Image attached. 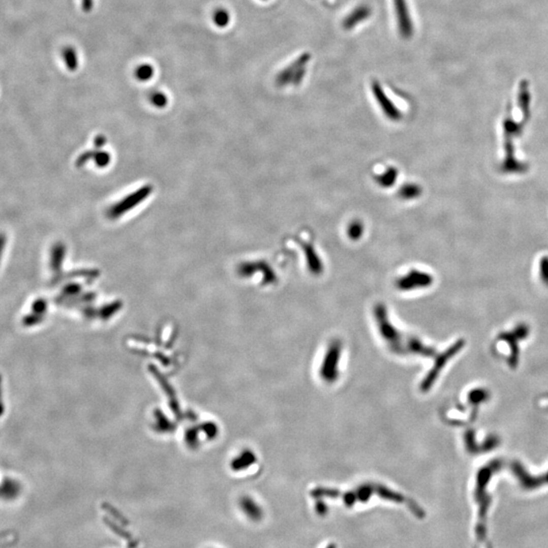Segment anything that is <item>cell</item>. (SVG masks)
Returning a JSON list of instances; mask_svg holds the SVG:
<instances>
[{
	"mask_svg": "<svg viewBox=\"0 0 548 548\" xmlns=\"http://www.w3.org/2000/svg\"><path fill=\"white\" fill-rule=\"evenodd\" d=\"M327 548H334V546H332V545H330V546H328V547H327Z\"/></svg>",
	"mask_w": 548,
	"mask_h": 548,
	"instance_id": "obj_20",
	"label": "cell"
},
{
	"mask_svg": "<svg viewBox=\"0 0 548 548\" xmlns=\"http://www.w3.org/2000/svg\"><path fill=\"white\" fill-rule=\"evenodd\" d=\"M463 344H464V343H463V341H462V340H460L459 342H457L456 344H454V346H453L452 348H449V349H448V350H447V351H446V352L444 353V355H442V356H440V357L438 358L437 364L435 366L434 370H432V371H431V373L429 374V376H428V377L425 378V380H424V381H423V383H422V386H421V388L423 389V391L428 390V389H429V388H430V387H431V386L433 385L434 381L436 380L437 376L439 375V373H440L441 369H442V368L444 367V364L446 363V361H447V360H448V359H449V358H450V357H451L452 355H454V354H455V353H456V352H457L458 350H460V349H461V347L463 346Z\"/></svg>",
	"mask_w": 548,
	"mask_h": 548,
	"instance_id": "obj_7",
	"label": "cell"
},
{
	"mask_svg": "<svg viewBox=\"0 0 548 548\" xmlns=\"http://www.w3.org/2000/svg\"><path fill=\"white\" fill-rule=\"evenodd\" d=\"M371 8L367 5L357 6L352 12H350L343 20L342 25L345 29L353 28L358 22L363 21L371 15Z\"/></svg>",
	"mask_w": 548,
	"mask_h": 548,
	"instance_id": "obj_9",
	"label": "cell"
},
{
	"mask_svg": "<svg viewBox=\"0 0 548 548\" xmlns=\"http://www.w3.org/2000/svg\"><path fill=\"white\" fill-rule=\"evenodd\" d=\"M395 8H396V14H397V20H398V27L400 35L408 39L412 36L413 33V24L407 9V5L405 0H394Z\"/></svg>",
	"mask_w": 548,
	"mask_h": 548,
	"instance_id": "obj_6",
	"label": "cell"
},
{
	"mask_svg": "<svg viewBox=\"0 0 548 548\" xmlns=\"http://www.w3.org/2000/svg\"><path fill=\"white\" fill-rule=\"evenodd\" d=\"M303 247V251L307 256L308 260V266L312 273L320 274L323 271V264L322 261L319 259L314 247L308 243L301 244Z\"/></svg>",
	"mask_w": 548,
	"mask_h": 548,
	"instance_id": "obj_10",
	"label": "cell"
},
{
	"mask_svg": "<svg viewBox=\"0 0 548 548\" xmlns=\"http://www.w3.org/2000/svg\"><path fill=\"white\" fill-rule=\"evenodd\" d=\"M488 392H485L484 390H476V391H473L470 393V397H469V400L475 404L485 400L488 398Z\"/></svg>",
	"mask_w": 548,
	"mask_h": 548,
	"instance_id": "obj_17",
	"label": "cell"
},
{
	"mask_svg": "<svg viewBox=\"0 0 548 548\" xmlns=\"http://www.w3.org/2000/svg\"><path fill=\"white\" fill-rule=\"evenodd\" d=\"M341 346L338 341H334L328 348L323 367L321 370V375L325 381L332 383L337 378L338 372V361L340 357Z\"/></svg>",
	"mask_w": 548,
	"mask_h": 548,
	"instance_id": "obj_2",
	"label": "cell"
},
{
	"mask_svg": "<svg viewBox=\"0 0 548 548\" xmlns=\"http://www.w3.org/2000/svg\"><path fill=\"white\" fill-rule=\"evenodd\" d=\"M372 88H373L374 96H375L377 102L380 104V107L383 110V112L385 113V115L390 120H394V121L400 120L401 119L400 111L395 107V105L385 95V93H384L382 86L380 85V83L377 82V81H374L373 84H372Z\"/></svg>",
	"mask_w": 548,
	"mask_h": 548,
	"instance_id": "obj_4",
	"label": "cell"
},
{
	"mask_svg": "<svg viewBox=\"0 0 548 548\" xmlns=\"http://www.w3.org/2000/svg\"><path fill=\"white\" fill-rule=\"evenodd\" d=\"M64 58H65V61H66V64L68 66V68L73 70V69H75L77 67V57H76V54H75V52H74V50L72 48H67L65 50Z\"/></svg>",
	"mask_w": 548,
	"mask_h": 548,
	"instance_id": "obj_16",
	"label": "cell"
},
{
	"mask_svg": "<svg viewBox=\"0 0 548 548\" xmlns=\"http://www.w3.org/2000/svg\"><path fill=\"white\" fill-rule=\"evenodd\" d=\"M230 14L225 9H219L214 14V21L220 27H225L230 22Z\"/></svg>",
	"mask_w": 548,
	"mask_h": 548,
	"instance_id": "obj_13",
	"label": "cell"
},
{
	"mask_svg": "<svg viewBox=\"0 0 548 548\" xmlns=\"http://www.w3.org/2000/svg\"><path fill=\"white\" fill-rule=\"evenodd\" d=\"M421 193V188L418 186V185H415V184H407V185H404L400 190H399V196L403 199H406V200H409V199H414L416 197H418Z\"/></svg>",
	"mask_w": 548,
	"mask_h": 548,
	"instance_id": "obj_12",
	"label": "cell"
},
{
	"mask_svg": "<svg viewBox=\"0 0 548 548\" xmlns=\"http://www.w3.org/2000/svg\"><path fill=\"white\" fill-rule=\"evenodd\" d=\"M499 466H501V464L499 462H494V464L491 467H486V468L481 469L480 472L478 473V476H477L475 499L480 504V509H479V520H478V523H477V526H476V535H477V539L479 541H484L485 536H486V525H485L486 520H485V518H486L488 509H489L490 503H491V498L489 496H486V493H485L486 484L489 483L493 472Z\"/></svg>",
	"mask_w": 548,
	"mask_h": 548,
	"instance_id": "obj_1",
	"label": "cell"
},
{
	"mask_svg": "<svg viewBox=\"0 0 548 548\" xmlns=\"http://www.w3.org/2000/svg\"><path fill=\"white\" fill-rule=\"evenodd\" d=\"M135 75L139 80H148L154 75V68L149 64H142L136 69Z\"/></svg>",
	"mask_w": 548,
	"mask_h": 548,
	"instance_id": "obj_15",
	"label": "cell"
},
{
	"mask_svg": "<svg viewBox=\"0 0 548 548\" xmlns=\"http://www.w3.org/2000/svg\"><path fill=\"white\" fill-rule=\"evenodd\" d=\"M94 1L93 0H82V7L84 11H90L93 7Z\"/></svg>",
	"mask_w": 548,
	"mask_h": 548,
	"instance_id": "obj_19",
	"label": "cell"
},
{
	"mask_svg": "<svg viewBox=\"0 0 548 548\" xmlns=\"http://www.w3.org/2000/svg\"><path fill=\"white\" fill-rule=\"evenodd\" d=\"M153 101L156 105H159V106H163L165 103H166V98L165 96H163L162 94L160 93H157L155 94V96L153 97Z\"/></svg>",
	"mask_w": 548,
	"mask_h": 548,
	"instance_id": "obj_18",
	"label": "cell"
},
{
	"mask_svg": "<svg viewBox=\"0 0 548 548\" xmlns=\"http://www.w3.org/2000/svg\"><path fill=\"white\" fill-rule=\"evenodd\" d=\"M362 232H363V226L362 224L359 222V221H354L352 222L349 227H348V237L351 239V240H358L361 235H362Z\"/></svg>",
	"mask_w": 548,
	"mask_h": 548,
	"instance_id": "obj_14",
	"label": "cell"
},
{
	"mask_svg": "<svg viewBox=\"0 0 548 548\" xmlns=\"http://www.w3.org/2000/svg\"><path fill=\"white\" fill-rule=\"evenodd\" d=\"M397 175H398V172H397V170L395 168H389L383 175L378 176L376 181L381 186H383L385 188H388V187H390L392 184H394L396 182Z\"/></svg>",
	"mask_w": 548,
	"mask_h": 548,
	"instance_id": "obj_11",
	"label": "cell"
},
{
	"mask_svg": "<svg viewBox=\"0 0 548 548\" xmlns=\"http://www.w3.org/2000/svg\"><path fill=\"white\" fill-rule=\"evenodd\" d=\"M512 470L515 473V475L519 478L522 486L526 490H534L545 483H548V473L546 475L542 477H538V478L531 477L523 469L521 464H519V462H514V464L512 465Z\"/></svg>",
	"mask_w": 548,
	"mask_h": 548,
	"instance_id": "obj_8",
	"label": "cell"
},
{
	"mask_svg": "<svg viewBox=\"0 0 548 548\" xmlns=\"http://www.w3.org/2000/svg\"><path fill=\"white\" fill-rule=\"evenodd\" d=\"M433 281V278L431 275L418 270H411L408 273L402 277H400L396 285L401 290H409L419 287H425L430 285Z\"/></svg>",
	"mask_w": 548,
	"mask_h": 548,
	"instance_id": "obj_3",
	"label": "cell"
},
{
	"mask_svg": "<svg viewBox=\"0 0 548 548\" xmlns=\"http://www.w3.org/2000/svg\"><path fill=\"white\" fill-rule=\"evenodd\" d=\"M310 59H311V55L309 53L301 54L297 59H295L289 66H287L277 75L276 77L277 85L283 86L286 84H292V80L297 70L300 69L301 67H306Z\"/></svg>",
	"mask_w": 548,
	"mask_h": 548,
	"instance_id": "obj_5",
	"label": "cell"
}]
</instances>
